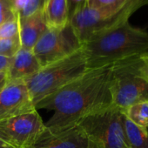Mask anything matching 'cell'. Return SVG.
<instances>
[{"label":"cell","mask_w":148,"mask_h":148,"mask_svg":"<svg viewBox=\"0 0 148 148\" xmlns=\"http://www.w3.org/2000/svg\"><path fill=\"white\" fill-rule=\"evenodd\" d=\"M111 66L87 69L81 76L45 97L36 109L53 112L45 123L51 132L78 125L85 117L112 106L110 89Z\"/></svg>","instance_id":"obj_1"},{"label":"cell","mask_w":148,"mask_h":148,"mask_svg":"<svg viewBox=\"0 0 148 148\" xmlns=\"http://www.w3.org/2000/svg\"><path fill=\"white\" fill-rule=\"evenodd\" d=\"M87 69L100 68L148 51V32L129 22L95 34L82 44Z\"/></svg>","instance_id":"obj_2"},{"label":"cell","mask_w":148,"mask_h":148,"mask_svg":"<svg viewBox=\"0 0 148 148\" xmlns=\"http://www.w3.org/2000/svg\"><path fill=\"white\" fill-rule=\"evenodd\" d=\"M147 4L148 0H126L119 5L92 8L84 1L76 5L69 24L82 45L95 34L128 22L133 13Z\"/></svg>","instance_id":"obj_3"},{"label":"cell","mask_w":148,"mask_h":148,"mask_svg":"<svg viewBox=\"0 0 148 148\" xmlns=\"http://www.w3.org/2000/svg\"><path fill=\"white\" fill-rule=\"evenodd\" d=\"M87 70L86 60L82 48L73 53L45 66L25 83L33 105L54 93L61 87L78 79Z\"/></svg>","instance_id":"obj_4"},{"label":"cell","mask_w":148,"mask_h":148,"mask_svg":"<svg viewBox=\"0 0 148 148\" xmlns=\"http://www.w3.org/2000/svg\"><path fill=\"white\" fill-rule=\"evenodd\" d=\"M140 55L113 63L111 66L110 89L112 106L121 111L128 106L148 101V82L141 70Z\"/></svg>","instance_id":"obj_5"},{"label":"cell","mask_w":148,"mask_h":148,"mask_svg":"<svg viewBox=\"0 0 148 148\" xmlns=\"http://www.w3.org/2000/svg\"><path fill=\"white\" fill-rule=\"evenodd\" d=\"M88 148H128L121 110L114 106L85 117L79 123Z\"/></svg>","instance_id":"obj_6"},{"label":"cell","mask_w":148,"mask_h":148,"mask_svg":"<svg viewBox=\"0 0 148 148\" xmlns=\"http://www.w3.org/2000/svg\"><path fill=\"white\" fill-rule=\"evenodd\" d=\"M81 46L80 41L68 23L62 29L47 28L32 51L42 67L73 53Z\"/></svg>","instance_id":"obj_7"},{"label":"cell","mask_w":148,"mask_h":148,"mask_svg":"<svg viewBox=\"0 0 148 148\" xmlns=\"http://www.w3.org/2000/svg\"><path fill=\"white\" fill-rule=\"evenodd\" d=\"M45 128L42 118L35 110L0 121V139L14 148H29Z\"/></svg>","instance_id":"obj_8"},{"label":"cell","mask_w":148,"mask_h":148,"mask_svg":"<svg viewBox=\"0 0 148 148\" xmlns=\"http://www.w3.org/2000/svg\"><path fill=\"white\" fill-rule=\"evenodd\" d=\"M35 110L25 81L7 82L0 91V121Z\"/></svg>","instance_id":"obj_9"},{"label":"cell","mask_w":148,"mask_h":148,"mask_svg":"<svg viewBox=\"0 0 148 148\" xmlns=\"http://www.w3.org/2000/svg\"><path fill=\"white\" fill-rule=\"evenodd\" d=\"M29 148H88V140L79 124L58 132L45 128Z\"/></svg>","instance_id":"obj_10"},{"label":"cell","mask_w":148,"mask_h":148,"mask_svg":"<svg viewBox=\"0 0 148 148\" xmlns=\"http://www.w3.org/2000/svg\"><path fill=\"white\" fill-rule=\"evenodd\" d=\"M41 68L32 50L20 48L13 57L12 65L7 71V82L25 81Z\"/></svg>","instance_id":"obj_11"},{"label":"cell","mask_w":148,"mask_h":148,"mask_svg":"<svg viewBox=\"0 0 148 148\" xmlns=\"http://www.w3.org/2000/svg\"><path fill=\"white\" fill-rule=\"evenodd\" d=\"M19 24V39L21 47L32 50L40 37L47 30L42 11L26 17L20 18L18 15Z\"/></svg>","instance_id":"obj_12"},{"label":"cell","mask_w":148,"mask_h":148,"mask_svg":"<svg viewBox=\"0 0 148 148\" xmlns=\"http://www.w3.org/2000/svg\"><path fill=\"white\" fill-rule=\"evenodd\" d=\"M42 12L48 28L62 29L70 19L68 0H45Z\"/></svg>","instance_id":"obj_13"},{"label":"cell","mask_w":148,"mask_h":148,"mask_svg":"<svg viewBox=\"0 0 148 148\" xmlns=\"http://www.w3.org/2000/svg\"><path fill=\"white\" fill-rule=\"evenodd\" d=\"M123 125L128 148H148V128L133 124L124 114Z\"/></svg>","instance_id":"obj_14"},{"label":"cell","mask_w":148,"mask_h":148,"mask_svg":"<svg viewBox=\"0 0 148 148\" xmlns=\"http://www.w3.org/2000/svg\"><path fill=\"white\" fill-rule=\"evenodd\" d=\"M121 112L133 124L148 128V101L139 102L128 106Z\"/></svg>","instance_id":"obj_15"},{"label":"cell","mask_w":148,"mask_h":148,"mask_svg":"<svg viewBox=\"0 0 148 148\" xmlns=\"http://www.w3.org/2000/svg\"><path fill=\"white\" fill-rule=\"evenodd\" d=\"M19 37L18 15L0 25V39H8Z\"/></svg>","instance_id":"obj_16"},{"label":"cell","mask_w":148,"mask_h":148,"mask_svg":"<svg viewBox=\"0 0 148 148\" xmlns=\"http://www.w3.org/2000/svg\"><path fill=\"white\" fill-rule=\"evenodd\" d=\"M21 48L19 37L8 38V39H0V56L12 58Z\"/></svg>","instance_id":"obj_17"},{"label":"cell","mask_w":148,"mask_h":148,"mask_svg":"<svg viewBox=\"0 0 148 148\" xmlns=\"http://www.w3.org/2000/svg\"><path fill=\"white\" fill-rule=\"evenodd\" d=\"M18 13H17L12 6L8 4L5 0H0V25L3 23L15 18Z\"/></svg>","instance_id":"obj_18"},{"label":"cell","mask_w":148,"mask_h":148,"mask_svg":"<svg viewBox=\"0 0 148 148\" xmlns=\"http://www.w3.org/2000/svg\"><path fill=\"white\" fill-rule=\"evenodd\" d=\"M126 2V0H86V3L92 8H102L107 6L119 5Z\"/></svg>","instance_id":"obj_19"},{"label":"cell","mask_w":148,"mask_h":148,"mask_svg":"<svg viewBox=\"0 0 148 148\" xmlns=\"http://www.w3.org/2000/svg\"><path fill=\"white\" fill-rule=\"evenodd\" d=\"M13 60V57H5V56H0V73H7L9 71L12 63Z\"/></svg>","instance_id":"obj_20"},{"label":"cell","mask_w":148,"mask_h":148,"mask_svg":"<svg viewBox=\"0 0 148 148\" xmlns=\"http://www.w3.org/2000/svg\"><path fill=\"white\" fill-rule=\"evenodd\" d=\"M140 58L142 62V65H141L142 73L145 80L148 82V51L140 54Z\"/></svg>","instance_id":"obj_21"},{"label":"cell","mask_w":148,"mask_h":148,"mask_svg":"<svg viewBox=\"0 0 148 148\" xmlns=\"http://www.w3.org/2000/svg\"><path fill=\"white\" fill-rule=\"evenodd\" d=\"M7 83V75L6 73H0V91H1L4 86Z\"/></svg>","instance_id":"obj_22"},{"label":"cell","mask_w":148,"mask_h":148,"mask_svg":"<svg viewBox=\"0 0 148 148\" xmlns=\"http://www.w3.org/2000/svg\"><path fill=\"white\" fill-rule=\"evenodd\" d=\"M0 148H14V147L10 145H8V144H6L2 139H0Z\"/></svg>","instance_id":"obj_23"},{"label":"cell","mask_w":148,"mask_h":148,"mask_svg":"<svg viewBox=\"0 0 148 148\" xmlns=\"http://www.w3.org/2000/svg\"><path fill=\"white\" fill-rule=\"evenodd\" d=\"M5 1L8 3V4H10L12 6V5H13V3H14V1H15V0H5ZM13 8V7H12Z\"/></svg>","instance_id":"obj_24"},{"label":"cell","mask_w":148,"mask_h":148,"mask_svg":"<svg viewBox=\"0 0 148 148\" xmlns=\"http://www.w3.org/2000/svg\"><path fill=\"white\" fill-rule=\"evenodd\" d=\"M73 1H75V2H77V3H82V2H84V1H86V0H73Z\"/></svg>","instance_id":"obj_25"}]
</instances>
